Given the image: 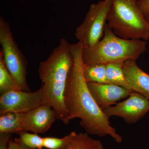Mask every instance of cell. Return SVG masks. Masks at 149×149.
<instances>
[{"label": "cell", "instance_id": "cell-1", "mask_svg": "<svg viewBox=\"0 0 149 149\" xmlns=\"http://www.w3.org/2000/svg\"><path fill=\"white\" fill-rule=\"evenodd\" d=\"M74 62L68 75L65 91L64 102L69 112L65 124L74 118L80 119L81 126L88 134L100 137L109 136L116 143L123 138L111 125L91 95L83 73V47L80 42L71 45Z\"/></svg>", "mask_w": 149, "mask_h": 149}, {"label": "cell", "instance_id": "cell-2", "mask_svg": "<svg viewBox=\"0 0 149 149\" xmlns=\"http://www.w3.org/2000/svg\"><path fill=\"white\" fill-rule=\"evenodd\" d=\"M74 62L71 45L65 39H61L49 57L41 62L38 67L41 88L46 104L56 112L58 120L64 123L69 115L64 102V95L68 75Z\"/></svg>", "mask_w": 149, "mask_h": 149}, {"label": "cell", "instance_id": "cell-3", "mask_svg": "<svg viewBox=\"0 0 149 149\" xmlns=\"http://www.w3.org/2000/svg\"><path fill=\"white\" fill-rule=\"evenodd\" d=\"M146 49V41L120 38L107 23L101 40L92 47L83 48V64H107L123 63L127 61H136Z\"/></svg>", "mask_w": 149, "mask_h": 149}, {"label": "cell", "instance_id": "cell-4", "mask_svg": "<svg viewBox=\"0 0 149 149\" xmlns=\"http://www.w3.org/2000/svg\"><path fill=\"white\" fill-rule=\"evenodd\" d=\"M139 0H112L107 23L125 40H149V23L138 6Z\"/></svg>", "mask_w": 149, "mask_h": 149}, {"label": "cell", "instance_id": "cell-5", "mask_svg": "<svg viewBox=\"0 0 149 149\" xmlns=\"http://www.w3.org/2000/svg\"><path fill=\"white\" fill-rule=\"evenodd\" d=\"M0 44L6 67L22 91H30L27 82V61L14 39L10 26L0 17Z\"/></svg>", "mask_w": 149, "mask_h": 149}, {"label": "cell", "instance_id": "cell-6", "mask_svg": "<svg viewBox=\"0 0 149 149\" xmlns=\"http://www.w3.org/2000/svg\"><path fill=\"white\" fill-rule=\"evenodd\" d=\"M111 3L112 0H103L90 6L84 21L74 33L83 48L92 47L102 38Z\"/></svg>", "mask_w": 149, "mask_h": 149}, {"label": "cell", "instance_id": "cell-7", "mask_svg": "<svg viewBox=\"0 0 149 149\" xmlns=\"http://www.w3.org/2000/svg\"><path fill=\"white\" fill-rule=\"evenodd\" d=\"M46 104L44 93L40 88L34 92L10 91L0 97V114L8 112L23 113Z\"/></svg>", "mask_w": 149, "mask_h": 149}, {"label": "cell", "instance_id": "cell-8", "mask_svg": "<svg viewBox=\"0 0 149 149\" xmlns=\"http://www.w3.org/2000/svg\"><path fill=\"white\" fill-rule=\"evenodd\" d=\"M103 111L109 118L117 116L128 124H133L149 111V100L137 92H132L126 100Z\"/></svg>", "mask_w": 149, "mask_h": 149}, {"label": "cell", "instance_id": "cell-9", "mask_svg": "<svg viewBox=\"0 0 149 149\" xmlns=\"http://www.w3.org/2000/svg\"><path fill=\"white\" fill-rule=\"evenodd\" d=\"M56 119V112L47 104L22 113L23 130L37 134L46 133Z\"/></svg>", "mask_w": 149, "mask_h": 149}, {"label": "cell", "instance_id": "cell-10", "mask_svg": "<svg viewBox=\"0 0 149 149\" xmlns=\"http://www.w3.org/2000/svg\"><path fill=\"white\" fill-rule=\"evenodd\" d=\"M87 83L90 93L102 110L116 104L121 99L127 97L133 92L109 83Z\"/></svg>", "mask_w": 149, "mask_h": 149}, {"label": "cell", "instance_id": "cell-11", "mask_svg": "<svg viewBox=\"0 0 149 149\" xmlns=\"http://www.w3.org/2000/svg\"><path fill=\"white\" fill-rule=\"evenodd\" d=\"M123 68L130 90L149 100V74L140 68L135 61L124 62Z\"/></svg>", "mask_w": 149, "mask_h": 149}, {"label": "cell", "instance_id": "cell-12", "mask_svg": "<svg viewBox=\"0 0 149 149\" xmlns=\"http://www.w3.org/2000/svg\"><path fill=\"white\" fill-rule=\"evenodd\" d=\"M87 132L75 133L63 149H104L101 141L91 138Z\"/></svg>", "mask_w": 149, "mask_h": 149}, {"label": "cell", "instance_id": "cell-13", "mask_svg": "<svg viewBox=\"0 0 149 149\" xmlns=\"http://www.w3.org/2000/svg\"><path fill=\"white\" fill-rule=\"evenodd\" d=\"M23 131L22 113L8 112L1 115L0 133L18 134Z\"/></svg>", "mask_w": 149, "mask_h": 149}, {"label": "cell", "instance_id": "cell-14", "mask_svg": "<svg viewBox=\"0 0 149 149\" xmlns=\"http://www.w3.org/2000/svg\"><path fill=\"white\" fill-rule=\"evenodd\" d=\"M123 66V63H113L106 64L108 83L132 91L126 79Z\"/></svg>", "mask_w": 149, "mask_h": 149}, {"label": "cell", "instance_id": "cell-15", "mask_svg": "<svg viewBox=\"0 0 149 149\" xmlns=\"http://www.w3.org/2000/svg\"><path fill=\"white\" fill-rule=\"evenodd\" d=\"M83 73L87 83H108L107 77L106 64H83Z\"/></svg>", "mask_w": 149, "mask_h": 149}, {"label": "cell", "instance_id": "cell-16", "mask_svg": "<svg viewBox=\"0 0 149 149\" xmlns=\"http://www.w3.org/2000/svg\"><path fill=\"white\" fill-rule=\"evenodd\" d=\"M21 90V88L14 79L6 67L3 60L2 54L0 51V92L1 94L10 91Z\"/></svg>", "mask_w": 149, "mask_h": 149}, {"label": "cell", "instance_id": "cell-17", "mask_svg": "<svg viewBox=\"0 0 149 149\" xmlns=\"http://www.w3.org/2000/svg\"><path fill=\"white\" fill-rule=\"evenodd\" d=\"M19 140L25 146L37 149H42L43 147V138L36 133H30L23 131L19 133Z\"/></svg>", "mask_w": 149, "mask_h": 149}, {"label": "cell", "instance_id": "cell-18", "mask_svg": "<svg viewBox=\"0 0 149 149\" xmlns=\"http://www.w3.org/2000/svg\"><path fill=\"white\" fill-rule=\"evenodd\" d=\"M75 133L71 132L61 139L54 137L43 138V147L49 149H63Z\"/></svg>", "mask_w": 149, "mask_h": 149}, {"label": "cell", "instance_id": "cell-19", "mask_svg": "<svg viewBox=\"0 0 149 149\" xmlns=\"http://www.w3.org/2000/svg\"><path fill=\"white\" fill-rule=\"evenodd\" d=\"M8 149H37L32 148L25 146L19 140L18 138H15L14 140L11 139L9 142Z\"/></svg>", "mask_w": 149, "mask_h": 149}, {"label": "cell", "instance_id": "cell-20", "mask_svg": "<svg viewBox=\"0 0 149 149\" xmlns=\"http://www.w3.org/2000/svg\"><path fill=\"white\" fill-rule=\"evenodd\" d=\"M12 134L10 133H0V149H8L9 142L11 139Z\"/></svg>", "mask_w": 149, "mask_h": 149}, {"label": "cell", "instance_id": "cell-21", "mask_svg": "<svg viewBox=\"0 0 149 149\" xmlns=\"http://www.w3.org/2000/svg\"><path fill=\"white\" fill-rule=\"evenodd\" d=\"M138 6L146 16L149 13V0H139Z\"/></svg>", "mask_w": 149, "mask_h": 149}, {"label": "cell", "instance_id": "cell-22", "mask_svg": "<svg viewBox=\"0 0 149 149\" xmlns=\"http://www.w3.org/2000/svg\"><path fill=\"white\" fill-rule=\"evenodd\" d=\"M145 17H146V19L147 21L149 23V13Z\"/></svg>", "mask_w": 149, "mask_h": 149}]
</instances>
